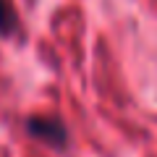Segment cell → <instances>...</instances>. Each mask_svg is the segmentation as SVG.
I'll return each mask as SVG.
<instances>
[{
    "label": "cell",
    "instance_id": "2",
    "mask_svg": "<svg viewBox=\"0 0 157 157\" xmlns=\"http://www.w3.org/2000/svg\"><path fill=\"white\" fill-rule=\"evenodd\" d=\"M16 29H18V16L13 11L11 0H0V34L11 37V34H16Z\"/></svg>",
    "mask_w": 157,
    "mask_h": 157
},
{
    "label": "cell",
    "instance_id": "1",
    "mask_svg": "<svg viewBox=\"0 0 157 157\" xmlns=\"http://www.w3.org/2000/svg\"><path fill=\"white\" fill-rule=\"evenodd\" d=\"M26 131L34 136V139L45 141V144L55 147V149H60V147L68 144V128L66 123H63L60 118H42V115H34L26 121Z\"/></svg>",
    "mask_w": 157,
    "mask_h": 157
}]
</instances>
